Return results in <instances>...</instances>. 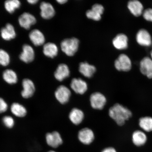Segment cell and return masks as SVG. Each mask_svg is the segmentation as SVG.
<instances>
[{"label": "cell", "instance_id": "obj_12", "mask_svg": "<svg viewBox=\"0 0 152 152\" xmlns=\"http://www.w3.org/2000/svg\"><path fill=\"white\" fill-rule=\"evenodd\" d=\"M128 8L134 16L138 17L142 15L144 11L143 5L138 0H132L128 3Z\"/></svg>", "mask_w": 152, "mask_h": 152}, {"label": "cell", "instance_id": "obj_23", "mask_svg": "<svg viewBox=\"0 0 152 152\" xmlns=\"http://www.w3.org/2000/svg\"><path fill=\"white\" fill-rule=\"evenodd\" d=\"M58 49L54 43L49 42L45 44L43 48V53L45 56L53 58L58 54Z\"/></svg>", "mask_w": 152, "mask_h": 152}, {"label": "cell", "instance_id": "obj_29", "mask_svg": "<svg viewBox=\"0 0 152 152\" xmlns=\"http://www.w3.org/2000/svg\"><path fill=\"white\" fill-rule=\"evenodd\" d=\"M102 15L97 11L92 9L87 11L86 13L87 18L96 21H98L101 20Z\"/></svg>", "mask_w": 152, "mask_h": 152}, {"label": "cell", "instance_id": "obj_14", "mask_svg": "<svg viewBox=\"0 0 152 152\" xmlns=\"http://www.w3.org/2000/svg\"><path fill=\"white\" fill-rule=\"evenodd\" d=\"M23 90L21 92V95L24 98L31 97L35 91V86L33 82L29 79H25L22 81Z\"/></svg>", "mask_w": 152, "mask_h": 152}, {"label": "cell", "instance_id": "obj_25", "mask_svg": "<svg viewBox=\"0 0 152 152\" xmlns=\"http://www.w3.org/2000/svg\"><path fill=\"white\" fill-rule=\"evenodd\" d=\"M11 111L14 115L19 117L25 116L27 113L26 108L22 104L18 103H14L12 104Z\"/></svg>", "mask_w": 152, "mask_h": 152}, {"label": "cell", "instance_id": "obj_28", "mask_svg": "<svg viewBox=\"0 0 152 152\" xmlns=\"http://www.w3.org/2000/svg\"><path fill=\"white\" fill-rule=\"evenodd\" d=\"M10 62V57L5 51L0 49V65L6 66Z\"/></svg>", "mask_w": 152, "mask_h": 152}, {"label": "cell", "instance_id": "obj_27", "mask_svg": "<svg viewBox=\"0 0 152 152\" xmlns=\"http://www.w3.org/2000/svg\"><path fill=\"white\" fill-rule=\"evenodd\" d=\"M20 1L18 0H7L4 3L5 9L7 12L12 14L20 6Z\"/></svg>", "mask_w": 152, "mask_h": 152}, {"label": "cell", "instance_id": "obj_22", "mask_svg": "<svg viewBox=\"0 0 152 152\" xmlns=\"http://www.w3.org/2000/svg\"><path fill=\"white\" fill-rule=\"evenodd\" d=\"M147 138L145 133L140 130H137L133 133L132 140L135 145L140 147L145 144Z\"/></svg>", "mask_w": 152, "mask_h": 152}, {"label": "cell", "instance_id": "obj_20", "mask_svg": "<svg viewBox=\"0 0 152 152\" xmlns=\"http://www.w3.org/2000/svg\"><path fill=\"white\" fill-rule=\"evenodd\" d=\"M1 32L2 38L5 40H10L16 37L15 28L11 24H7L4 27L1 28Z\"/></svg>", "mask_w": 152, "mask_h": 152}, {"label": "cell", "instance_id": "obj_31", "mask_svg": "<svg viewBox=\"0 0 152 152\" xmlns=\"http://www.w3.org/2000/svg\"><path fill=\"white\" fill-rule=\"evenodd\" d=\"M142 15L146 20L152 22V8H148L144 10Z\"/></svg>", "mask_w": 152, "mask_h": 152}, {"label": "cell", "instance_id": "obj_17", "mask_svg": "<svg viewBox=\"0 0 152 152\" xmlns=\"http://www.w3.org/2000/svg\"><path fill=\"white\" fill-rule=\"evenodd\" d=\"M30 41L35 46H40L45 42V39L43 34L38 29H34L29 34Z\"/></svg>", "mask_w": 152, "mask_h": 152}, {"label": "cell", "instance_id": "obj_32", "mask_svg": "<svg viewBox=\"0 0 152 152\" xmlns=\"http://www.w3.org/2000/svg\"><path fill=\"white\" fill-rule=\"evenodd\" d=\"M8 108L7 102L3 99L0 98V113H4Z\"/></svg>", "mask_w": 152, "mask_h": 152}, {"label": "cell", "instance_id": "obj_3", "mask_svg": "<svg viewBox=\"0 0 152 152\" xmlns=\"http://www.w3.org/2000/svg\"><path fill=\"white\" fill-rule=\"evenodd\" d=\"M115 66L118 71L128 72L132 69V62L128 56L123 54L120 55L115 61Z\"/></svg>", "mask_w": 152, "mask_h": 152}, {"label": "cell", "instance_id": "obj_8", "mask_svg": "<svg viewBox=\"0 0 152 152\" xmlns=\"http://www.w3.org/2000/svg\"><path fill=\"white\" fill-rule=\"evenodd\" d=\"M141 73L149 79L152 78V59L151 57L146 56L142 59L140 64Z\"/></svg>", "mask_w": 152, "mask_h": 152}, {"label": "cell", "instance_id": "obj_2", "mask_svg": "<svg viewBox=\"0 0 152 152\" xmlns=\"http://www.w3.org/2000/svg\"><path fill=\"white\" fill-rule=\"evenodd\" d=\"M79 41L75 37L64 40L61 43V50L68 56H74L78 49Z\"/></svg>", "mask_w": 152, "mask_h": 152}, {"label": "cell", "instance_id": "obj_13", "mask_svg": "<svg viewBox=\"0 0 152 152\" xmlns=\"http://www.w3.org/2000/svg\"><path fill=\"white\" fill-rule=\"evenodd\" d=\"M35 57L34 49L30 45H24L23 47V51L20 56L21 60L26 63H29L33 61Z\"/></svg>", "mask_w": 152, "mask_h": 152}, {"label": "cell", "instance_id": "obj_38", "mask_svg": "<svg viewBox=\"0 0 152 152\" xmlns=\"http://www.w3.org/2000/svg\"><path fill=\"white\" fill-rule=\"evenodd\" d=\"M48 152H56L55 151H49Z\"/></svg>", "mask_w": 152, "mask_h": 152}, {"label": "cell", "instance_id": "obj_16", "mask_svg": "<svg viewBox=\"0 0 152 152\" xmlns=\"http://www.w3.org/2000/svg\"><path fill=\"white\" fill-rule=\"evenodd\" d=\"M41 15L45 19H50L53 18L55 15V10L53 5L50 3L42 2L40 6Z\"/></svg>", "mask_w": 152, "mask_h": 152}, {"label": "cell", "instance_id": "obj_34", "mask_svg": "<svg viewBox=\"0 0 152 152\" xmlns=\"http://www.w3.org/2000/svg\"><path fill=\"white\" fill-rule=\"evenodd\" d=\"M102 152H117L115 149L113 147H108L104 149Z\"/></svg>", "mask_w": 152, "mask_h": 152}, {"label": "cell", "instance_id": "obj_36", "mask_svg": "<svg viewBox=\"0 0 152 152\" xmlns=\"http://www.w3.org/2000/svg\"><path fill=\"white\" fill-rule=\"evenodd\" d=\"M57 1L60 4H62L66 3L67 1H66V0H58Z\"/></svg>", "mask_w": 152, "mask_h": 152}, {"label": "cell", "instance_id": "obj_33", "mask_svg": "<svg viewBox=\"0 0 152 152\" xmlns=\"http://www.w3.org/2000/svg\"><path fill=\"white\" fill-rule=\"evenodd\" d=\"M92 9L98 11L102 15L103 14L104 10V7L102 5L99 4H96L93 5Z\"/></svg>", "mask_w": 152, "mask_h": 152}, {"label": "cell", "instance_id": "obj_4", "mask_svg": "<svg viewBox=\"0 0 152 152\" xmlns=\"http://www.w3.org/2000/svg\"><path fill=\"white\" fill-rule=\"evenodd\" d=\"M106 101L107 100L105 96L100 92H94L91 95V105L94 109L102 110L103 109Z\"/></svg>", "mask_w": 152, "mask_h": 152}, {"label": "cell", "instance_id": "obj_7", "mask_svg": "<svg viewBox=\"0 0 152 152\" xmlns=\"http://www.w3.org/2000/svg\"><path fill=\"white\" fill-rule=\"evenodd\" d=\"M94 134L93 131L88 128L81 129L78 134V138L81 143L85 145H89L94 141Z\"/></svg>", "mask_w": 152, "mask_h": 152}, {"label": "cell", "instance_id": "obj_24", "mask_svg": "<svg viewBox=\"0 0 152 152\" xmlns=\"http://www.w3.org/2000/svg\"><path fill=\"white\" fill-rule=\"evenodd\" d=\"M3 77L5 81L9 84H15L18 82V76L16 73L11 69L5 70L3 74Z\"/></svg>", "mask_w": 152, "mask_h": 152}, {"label": "cell", "instance_id": "obj_9", "mask_svg": "<svg viewBox=\"0 0 152 152\" xmlns=\"http://www.w3.org/2000/svg\"><path fill=\"white\" fill-rule=\"evenodd\" d=\"M72 90L76 94H83L88 89V85L86 82L81 78H74L70 84Z\"/></svg>", "mask_w": 152, "mask_h": 152}, {"label": "cell", "instance_id": "obj_30", "mask_svg": "<svg viewBox=\"0 0 152 152\" xmlns=\"http://www.w3.org/2000/svg\"><path fill=\"white\" fill-rule=\"evenodd\" d=\"M3 122L6 126L11 128L14 126L15 121L10 116H6L3 118Z\"/></svg>", "mask_w": 152, "mask_h": 152}, {"label": "cell", "instance_id": "obj_26", "mask_svg": "<svg viewBox=\"0 0 152 152\" xmlns=\"http://www.w3.org/2000/svg\"><path fill=\"white\" fill-rule=\"evenodd\" d=\"M139 125L140 128L146 132L152 131V118L145 117L140 118L139 120Z\"/></svg>", "mask_w": 152, "mask_h": 152}, {"label": "cell", "instance_id": "obj_15", "mask_svg": "<svg viewBox=\"0 0 152 152\" xmlns=\"http://www.w3.org/2000/svg\"><path fill=\"white\" fill-rule=\"evenodd\" d=\"M113 43L116 49L120 50H125L128 47V37L124 34H119L113 39Z\"/></svg>", "mask_w": 152, "mask_h": 152}, {"label": "cell", "instance_id": "obj_21", "mask_svg": "<svg viewBox=\"0 0 152 152\" xmlns=\"http://www.w3.org/2000/svg\"><path fill=\"white\" fill-rule=\"evenodd\" d=\"M96 69L95 66L86 62H81L80 64L79 71L84 77L88 78L92 77Z\"/></svg>", "mask_w": 152, "mask_h": 152}, {"label": "cell", "instance_id": "obj_1", "mask_svg": "<svg viewBox=\"0 0 152 152\" xmlns=\"http://www.w3.org/2000/svg\"><path fill=\"white\" fill-rule=\"evenodd\" d=\"M110 117L119 126H122L132 116V112L128 108L117 103L109 110Z\"/></svg>", "mask_w": 152, "mask_h": 152}, {"label": "cell", "instance_id": "obj_6", "mask_svg": "<svg viewBox=\"0 0 152 152\" xmlns=\"http://www.w3.org/2000/svg\"><path fill=\"white\" fill-rule=\"evenodd\" d=\"M71 95V91L64 85L59 86L55 93V96L56 99L62 104H65L69 101Z\"/></svg>", "mask_w": 152, "mask_h": 152}, {"label": "cell", "instance_id": "obj_18", "mask_svg": "<svg viewBox=\"0 0 152 152\" xmlns=\"http://www.w3.org/2000/svg\"><path fill=\"white\" fill-rule=\"evenodd\" d=\"M70 70L68 66L65 64H61L57 67L54 73L56 79L58 81H61L69 77Z\"/></svg>", "mask_w": 152, "mask_h": 152}, {"label": "cell", "instance_id": "obj_11", "mask_svg": "<svg viewBox=\"0 0 152 152\" xmlns=\"http://www.w3.org/2000/svg\"><path fill=\"white\" fill-rule=\"evenodd\" d=\"M46 140L48 145L53 148H56L61 145L63 140L61 136L58 132H54L46 134Z\"/></svg>", "mask_w": 152, "mask_h": 152}, {"label": "cell", "instance_id": "obj_19", "mask_svg": "<svg viewBox=\"0 0 152 152\" xmlns=\"http://www.w3.org/2000/svg\"><path fill=\"white\" fill-rule=\"evenodd\" d=\"M70 120L73 124L78 125L82 122L84 118V114L81 110L77 108H73L69 115Z\"/></svg>", "mask_w": 152, "mask_h": 152}, {"label": "cell", "instance_id": "obj_5", "mask_svg": "<svg viewBox=\"0 0 152 152\" xmlns=\"http://www.w3.org/2000/svg\"><path fill=\"white\" fill-rule=\"evenodd\" d=\"M136 41L140 46L149 47L152 44L151 36L149 32L144 28L139 30L136 35Z\"/></svg>", "mask_w": 152, "mask_h": 152}, {"label": "cell", "instance_id": "obj_35", "mask_svg": "<svg viewBox=\"0 0 152 152\" xmlns=\"http://www.w3.org/2000/svg\"><path fill=\"white\" fill-rule=\"evenodd\" d=\"M28 2L31 4H35L37 3L39 1L38 0H28Z\"/></svg>", "mask_w": 152, "mask_h": 152}, {"label": "cell", "instance_id": "obj_37", "mask_svg": "<svg viewBox=\"0 0 152 152\" xmlns=\"http://www.w3.org/2000/svg\"><path fill=\"white\" fill-rule=\"evenodd\" d=\"M151 58L152 59V49L151 52Z\"/></svg>", "mask_w": 152, "mask_h": 152}, {"label": "cell", "instance_id": "obj_10", "mask_svg": "<svg viewBox=\"0 0 152 152\" xmlns=\"http://www.w3.org/2000/svg\"><path fill=\"white\" fill-rule=\"evenodd\" d=\"M18 22L21 27L28 30L31 26L36 23L37 20L33 15L30 13L25 12L19 17Z\"/></svg>", "mask_w": 152, "mask_h": 152}]
</instances>
